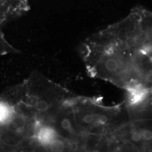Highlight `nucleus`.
I'll use <instances>...</instances> for the list:
<instances>
[{"mask_svg": "<svg viewBox=\"0 0 152 152\" xmlns=\"http://www.w3.org/2000/svg\"><path fill=\"white\" fill-rule=\"evenodd\" d=\"M69 95L38 72L0 93V152H36L41 132L53 124Z\"/></svg>", "mask_w": 152, "mask_h": 152, "instance_id": "f03ea898", "label": "nucleus"}, {"mask_svg": "<svg viewBox=\"0 0 152 152\" xmlns=\"http://www.w3.org/2000/svg\"><path fill=\"white\" fill-rule=\"evenodd\" d=\"M109 152H152V120H130L109 136Z\"/></svg>", "mask_w": 152, "mask_h": 152, "instance_id": "20e7f679", "label": "nucleus"}, {"mask_svg": "<svg viewBox=\"0 0 152 152\" xmlns=\"http://www.w3.org/2000/svg\"><path fill=\"white\" fill-rule=\"evenodd\" d=\"M65 112L73 152L108 151L109 136L130 121L125 102L107 106L75 94L66 101Z\"/></svg>", "mask_w": 152, "mask_h": 152, "instance_id": "7ed1b4c3", "label": "nucleus"}, {"mask_svg": "<svg viewBox=\"0 0 152 152\" xmlns=\"http://www.w3.org/2000/svg\"><path fill=\"white\" fill-rule=\"evenodd\" d=\"M87 75L127 92L152 90V11L132 8L119 22L83 44Z\"/></svg>", "mask_w": 152, "mask_h": 152, "instance_id": "f257e3e1", "label": "nucleus"}, {"mask_svg": "<svg viewBox=\"0 0 152 152\" xmlns=\"http://www.w3.org/2000/svg\"><path fill=\"white\" fill-rule=\"evenodd\" d=\"M124 102L130 120H152V90L128 92Z\"/></svg>", "mask_w": 152, "mask_h": 152, "instance_id": "39448f33", "label": "nucleus"}]
</instances>
